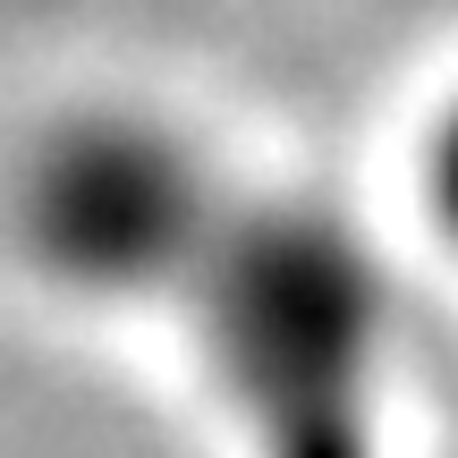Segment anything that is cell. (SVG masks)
<instances>
[{
    "mask_svg": "<svg viewBox=\"0 0 458 458\" xmlns=\"http://www.w3.org/2000/svg\"><path fill=\"white\" fill-rule=\"evenodd\" d=\"M26 229L60 280L187 297L280 458H348L357 289L323 238L221 196L196 153L136 119H77L51 136L26 179Z\"/></svg>",
    "mask_w": 458,
    "mask_h": 458,
    "instance_id": "1",
    "label": "cell"
}]
</instances>
